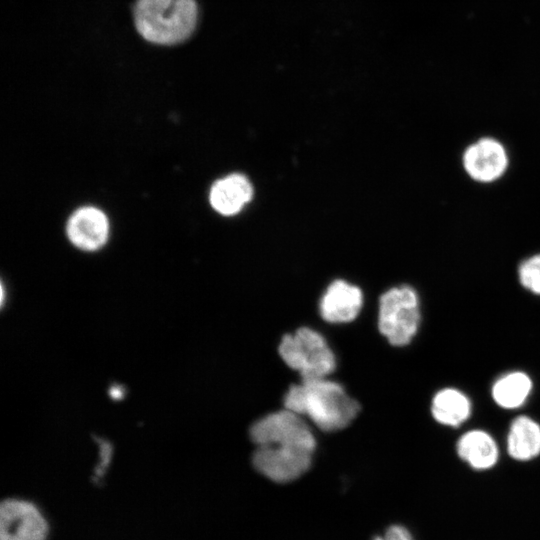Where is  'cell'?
I'll use <instances>...</instances> for the list:
<instances>
[{
  "instance_id": "obj_10",
  "label": "cell",
  "mask_w": 540,
  "mask_h": 540,
  "mask_svg": "<svg viewBox=\"0 0 540 540\" xmlns=\"http://www.w3.org/2000/svg\"><path fill=\"white\" fill-rule=\"evenodd\" d=\"M253 188L241 174H231L214 183L210 190V203L220 214H237L251 200Z\"/></svg>"
},
{
  "instance_id": "obj_12",
  "label": "cell",
  "mask_w": 540,
  "mask_h": 540,
  "mask_svg": "<svg viewBox=\"0 0 540 540\" xmlns=\"http://www.w3.org/2000/svg\"><path fill=\"white\" fill-rule=\"evenodd\" d=\"M507 452L518 461H528L540 454V425L528 416L513 420L507 435Z\"/></svg>"
},
{
  "instance_id": "obj_11",
  "label": "cell",
  "mask_w": 540,
  "mask_h": 540,
  "mask_svg": "<svg viewBox=\"0 0 540 540\" xmlns=\"http://www.w3.org/2000/svg\"><path fill=\"white\" fill-rule=\"evenodd\" d=\"M456 448L458 456L476 470L490 469L499 457L496 442L482 430H471L462 435Z\"/></svg>"
},
{
  "instance_id": "obj_9",
  "label": "cell",
  "mask_w": 540,
  "mask_h": 540,
  "mask_svg": "<svg viewBox=\"0 0 540 540\" xmlns=\"http://www.w3.org/2000/svg\"><path fill=\"white\" fill-rule=\"evenodd\" d=\"M109 223L105 214L93 207L78 209L69 219L67 234L71 242L84 250H96L108 238Z\"/></svg>"
},
{
  "instance_id": "obj_8",
  "label": "cell",
  "mask_w": 540,
  "mask_h": 540,
  "mask_svg": "<svg viewBox=\"0 0 540 540\" xmlns=\"http://www.w3.org/2000/svg\"><path fill=\"white\" fill-rule=\"evenodd\" d=\"M363 303L361 290L343 280L332 282L320 300L321 317L330 323L354 320Z\"/></svg>"
},
{
  "instance_id": "obj_15",
  "label": "cell",
  "mask_w": 540,
  "mask_h": 540,
  "mask_svg": "<svg viewBox=\"0 0 540 540\" xmlns=\"http://www.w3.org/2000/svg\"><path fill=\"white\" fill-rule=\"evenodd\" d=\"M518 278L526 290L540 295V253L527 257L519 264Z\"/></svg>"
},
{
  "instance_id": "obj_3",
  "label": "cell",
  "mask_w": 540,
  "mask_h": 540,
  "mask_svg": "<svg viewBox=\"0 0 540 540\" xmlns=\"http://www.w3.org/2000/svg\"><path fill=\"white\" fill-rule=\"evenodd\" d=\"M138 33L157 45H175L195 30L198 6L195 0H137L133 8Z\"/></svg>"
},
{
  "instance_id": "obj_6",
  "label": "cell",
  "mask_w": 540,
  "mask_h": 540,
  "mask_svg": "<svg viewBox=\"0 0 540 540\" xmlns=\"http://www.w3.org/2000/svg\"><path fill=\"white\" fill-rule=\"evenodd\" d=\"M51 526L40 506L23 497L0 503V540H49Z\"/></svg>"
},
{
  "instance_id": "obj_5",
  "label": "cell",
  "mask_w": 540,
  "mask_h": 540,
  "mask_svg": "<svg viewBox=\"0 0 540 540\" xmlns=\"http://www.w3.org/2000/svg\"><path fill=\"white\" fill-rule=\"evenodd\" d=\"M420 319L419 297L413 287L401 285L381 295L378 328L391 345L409 344L417 333Z\"/></svg>"
},
{
  "instance_id": "obj_13",
  "label": "cell",
  "mask_w": 540,
  "mask_h": 540,
  "mask_svg": "<svg viewBox=\"0 0 540 540\" xmlns=\"http://www.w3.org/2000/svg\"><path fill=\"white\" fill-rule=\"evenodd\" d=\"M431 413L438 423L457 427L469 418L471 403L461 391L455 388H445L434 395Z\"/></svg>"
},
{
  "instance_id": "obj_4",
  "label": "cell",
  "mask_w": 540,
  "mask_h": 540,
  "mask_svg": "<svg viewBox=\"0 0 540 540\" xmlns=\"http://www.w3.org/2000/svg\"><path fill=\"white\" fill-rule=\"evenodd\" d=\"M282 360L302 379L326 378L336 368L333 351L317 331L301 327L283 336L279 345Z\"/></svg>"
},
{
  "instance_id": "obj_14",
  "label": "cell",
  "mask_w": 540,
  "mask_h": 540,
  "mask_svg": "<svg viewBox=\"0 0 540 540\" xmlns=\"http://www.w3.org/2000/svg\"><path fill=\"white\" fill-rule=\"evenodd\" d=\"M532 389L530 377L515 371L499 378L492 387V397L496 404L505 409L520 407L528 398Z\"/></svg>"
},
{
  "instance_id": "obj_7",
  "label": "cell",
  "mask_w": 540,
  "mask_h": 540,
  "mask_svg": "<svg viewBox=\"0 0 540 540\" xmlns=\"http://www.w3.org/2000/svg\"><path fill=\"white\" fill-rule=\"evenodd\" d=\"M509 157L505 146L496 138L481 137L469 144L462 154L466 174L479 183H492L506 172Z\"/></svg>"
},
{
  "instance_id": "obj_2",
  "label": "cell",
  "mask_w": 540,
  "mask_h": 540,
  "mask_svg": "<svg viewBox=\"0 0 540 540\" xmlns=\"http://www.w3.org/2000/svg\"><path fill=\"white\" fill-rule=\"evenodd\" d=\"M284 407L307 416L326 432L347 427L360 411L359 403L327 377L302 379L301 383L291 385L284 396Z\"/></svg>"
},
{
  "instance_id": "obj_16",
  "label": "cell",
  "mask_w": 540,
  "mask_h": 540,
  "mask_svg": "<svg viewBox=\"0 0 540 540\" xmlns=\"http://www.w3.org/2000/svg\"><path fill=\"white\" fill-rule=\"evenodd\" d=\"M373 540H413L410 532L401 525L390 526L384 536H376Z\"/></svg>"
},
{
  "instance_id": "obj_1",
  "label": "cell",
  "mask_w": 540,
  "mask_h": 540,
  "mask_svg": "<svg viewBox=\"0 0 540 540\" xmlns=\"http://www.w3.org/2000/svg\"><path fill=\"white\" fill-rule=\"evenodd\" d=\"M250 437L253 465L268 479L287 483L309 469L316 440L301 415L286 408L268 414L251 426Z\"/></svg>"
}]
</instances>
